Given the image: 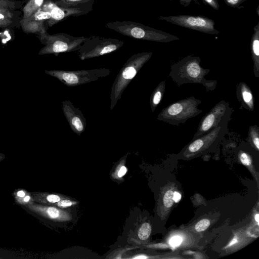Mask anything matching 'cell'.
Instances as JSON below:
<instances>
[{
	"instance_id": "6da1fadb",
	"label": "cell",
	"mask_w": 259,
	"mask_h": 259,
	"mask_svg": "<svg viewBox=\"0 0 259 259\" xmlns=\"http://www.w3.org/2000/svg\"><path fill=\"white\" fill-rule=\"evenodd\" d=\"M199 57L187 56L171 65L169 76L178 87L187 83H198L205 87L206 91H212L216 88L217 81L206 79L210 70L201 67Z\"/></svg>"
},
{
	"instance_id": "7a4b0ae2",
	"label": "cell",
	"mask_w": 259,
	"mask_h": 259,
	"mask_svg": "<svg viewBox=\"0 0 259 259\" xmlns=\"http://www.w3.org/2000/svg\"><path fill=\"white\" fill-rule=\"evenodd\" d=\"M152 52H141L129 58L124 64L113 82L110 94V106L112 110L132 80L142 67L150 59Z\"/></svg>"
},
{
	"instance_id": "3957f363",
	"label": "cell",
	"mask_w": 259,
	"mask_h": 259,
	"mask_svg": "<svg viewBox=\"0 0 259 259\" xmlns=\"http://www.w3.org/2000/svg\"><path fill=\"white\" fill-rule=\"evenodd\" d=\"M106 26L123 35L138 39L160 42L179 39L171 34L131 21L116 20L108 22Z\"/></svg>"
},
{
	"instance_id": "277c9868",
	"label": "cell",
	"mask_w": 259,
	"mask_h": 259,
	"mask_svg": "<svg viewBox=\"0 0 259 259\" xmlns=\"http://www.w3.org/2000/svg\"><path fill=\"white\" fill-rule=\"evenodd\" d=\"M201 101L192 96L182 99L163 108L157 116V119L172 125L184 124L188 119L202 112L198 108Z\"/></svg>"
},
{
	"instance_id": "5b68a950",
	"label": "cell",
	"mask_w": 259,
	"mask_h": 259,
	"mask_svg": "<svg viewBox=\"0 0 259 259\" xmlns=\"http://www.w3.org/2000/svg\"><path fill=\"white\" fill-rule=\"evenodd\" d=\"M44 46L39 50V55L54 54L58 56L61 53L78 51L87 37L74 36L66 33L50 35L47 33L37 36Z\"/></svg>"
},
{
	"instance_id": "8992f818",
	"label": "cell",
	"mask_w": 259,
	"mask_h": 259,
	"mask_svg": "<svg viewBox=\"0 0 259 259\" xmlns=\"http://www.w3.org/2000/svg\"><path fill=\"white\" fill-rule=\"evenodd\" d=\"M45 72L47 74L57 78L67 87H74L105 77L110 74L111 70L104 68L71 71L46 70Z\"/></svg>"
},
{
	"instance_id": "52a82bcc",
	"label": "cell",
	"mask_w": 259,
	"mask_h": 259,
	"mask_svg": "<svg viewBox=\"0 0 259 259\" xmlns=\"http://www.w3.org/2000/svg\"><path fill=\"white\" fill-rule=\"evenodd\" d=\"M233 111L228 102L221 100L217 103L201 119L192 140L207 134L218 127L228 125L231 120Z\"/></svg>"
},
{
	"instance_id": "ba28073f",
	"label": "cell",
	"mask_w": 259,
	"mask_h": 259,
	"mask_svg": "<svg viewBox=\"0 0 259 259\" xmlns=\"http://www.w3.org/2000/svg\"><path fill=\"white\" fill-rule=\"evenodd\" d=\"M123 41L97 35L87 37L78 50L81 60L99 57L115 52L121 48Z\"/></svg>"
},
{
	"instance_id": "9c48e42d",
	"label": "cell",
	"mask_w": 259,
	"mask_h": 259,
	"mask_svg": "<svg viewBox=\"0 0 259 259\" xmlns=\"http://www.w3.org/2000/svg\"><path fill=\"white\" fill-rule=\"evenodd\" d=\"M94 1L68 7L57 6L52 0H45L40 9L49 11L51 17L46 22V27H52L56 23L65 20L69 16H79L85 15L93 10Z\"/></svg>"
},
{
	"instance_id": "30bf717a",
	"label": "cell",
	"mask_w": 259,
	"mask_h": 259,
	"mask_svg": "<svg viewBox=\"0 0 259 259\" xmlns=\"http://www.w3.org/2000/svg\"><path fill=\"white\" fill-rule=\"evenodd\" d=\"M159 19L172 24L200 32L218 34L219 32L214 27V22L211 19L200 16L179 15L161 16Z\"/></svg>"
},
{
	"instance_id": "8fae6325",
	"label": "cell",
	"mask_w": 259,
	"mask_h": 259,
	"mask_svg": "<svg viewBox=\"0 0 259 259\" xmlns=\"http://www.w3.org/2000/svg\"><path fill=\"white\" fill-rule=\"evenodd\" d=\"M20 207L29 214L41 221H65L70 218L67 212L47 204L33 202Z\"/></svg>"
},
{
	"instance_id": "7c38bea8",
	"label": "cell",
	"mask_w": 259,
	"mask_h": 259,
	"mask_svg": "<svg viewBox=\"0 0 259 259\" xmlns=\"http://www.w3.org/2000/svg\"><path fill=\"white\" fill-rule=\"evenodd\" d=\"M228 133V125L218 127L203 136L192 140L187 146L184 153L194 154L204 151L218 143Z\"/></svg>"
},
{
	"instance_id": "4fadbf2b",
	"label": "cell",
	"mask_w": 259,
	"mask_h": 259,
	"mask_svg": "<svg viewBox=\"0 0 259 259\" xmlns=\"http://www.w3.org/2000/svg\"><path fill=\"white\" fill-rule=\"evenodd\" d=\"M51 13L40 8L29 17L21 19V28L27 34H35L37 36L47 33L46 22L50 19Z\"/></svg>"
},
{
	"instance_id": "5bb4252c",
	"label": "cell",
	"mask_w": 259,
	"mask_h": 259,
	"mask_svg": "<svg viewBox=\"0 0 259 259\" xmlns=\"http://www.w3.org/2000/svg\"><path fill=\"white\" fill-rule=\"evenodd\" d=\"M62 110L71 130L78 136L83 133L87 126L86 118L81 110L69 100L62 102Z\"/></svg>"
},
{
	"instance_id": "9a60e30c",
	"label": "cell",
	"mask_w": 259,
	"mask_h": 259,
	"mask_svg": "<svg viewBox=\"0 0 259 259\" xmlns=\"http://www.w3.org/2000/svg\"><path fill=\"white\" fill-rule=\"evenodd\" d=\"M236 87V97L241 105L239 108L253 111L254 98L249 87L245 82H241L237 83Z\"/></svg>"
},
{
	"instance_id": "2e32d148",
	"label": "cell",
	"mask_w": 259,
	"mask_h": 259,
	"mask_svg": "<svg viewBox=\"0 0 259 259\" xmlns=\"http://www.w3.org/2000/svg\"><path fill=\"white\" fill-rule=\"evenodd\" d=\"M22 13L17 10L0 8V28H20Z\"/></svg>"
},
{
	"instance_id": "e0dca14e",
	"label": "cell",
	"mask_w": 259,
	"mask_h": 259,
	"mask_svg": "<svg viewBox=\"0 0 259 259\" xmlns=\"http://www.w3.org/2000/svg\"><path fill=\"white\" fill-rule=\"evenodd\" d=\"M259 31L258 25L254 27V33L251 42V54L253 63V72L255 77L259 78Z\"/></svg>"
},
{
	"instance_id": "ac0fdd59",
	"label": "cell",
	"mask_w": 259,
	"mask_h": 259,
	"mask_svg": "<svg viewBox=\"0 0 259 259\" xmlns=\"http://www.w3.org/2000/svg\"><path fill=\"white\" fill-rule=\"evenodd\" d=\"M165 91V80L161 81L151 95L149 104L152 112H154L163 98Z\"/></svg>"
},
{
	"instance_id": "d6986e66",
	"label": "cell",
	"mask_w": 259,
	"mask_h": 259,
	"mask_svg": "<svg viewBox=\"0 0 259 259\" xmlns=\"http://www.w3.org/2000/svg\"><path fill=\"white\" fill-rule=\"evenodd\" d=\"M15 203L19 206L33 202L31 192L22 188L15 189L12 193Z\"/></svg>"
},
{
	"instance_id": "ffe728a7",
	"label": "cell",
	"mask_w": 259,
	"mask_h": 259,
	"mask_svg": "<svg viewBox=\"0 0 259 259\" xmlns=\"http://www.w3.org/2000/svg\"><path fill=\"white\" fill-rule=\"evenodd\" d=\"M45 0H28L22 8V19L26 18L38 10L42 6Z\"/></svg>"
},
{
	"instance_id": "44dd1931",
	"label": "cell",
	"mask_w": 259,
	"mask_h": 259,
	"mask_svg": "<svg viewBox=\"0 0 259 259\" xmlns=\"http://www.w3.org/2000/svg\"><path fill=\"white\" fill-rule=\"evenodd\" d=\"M247 140L257 151L259 150V127L257 125L249 126Z\"/></svg>"
},
{
	"instance_id": "7402d4cb",
	"label": "cell",
	"mask_w": 259,
	"mask_h": 259,
	"mask_svg": "<svg viewBox=\"0 0 259 259\" xmlns=\"http://www.w3.org/2000/svg\"><path fill=\"white\" fill-rule=\"evenodd\" d=\"M25 1L21 0H0V8L18 10L22 9Z\"/></svg>"
},
{
	"instance_id": "603a6c76",
	"label": "cell",
	"mask_w": 259,
	"mask_h": 259,
	"mask_svg": "<svg viewBox=\"0 0 259 259\" xmlns=\"http://www.w3.org/2000/svg\"><path fill=\"white\" fill-rule=\"evenodd\" d=\"M91 1L94 0H57L55 1V3L59 7H68L88 3Z\"/></svg>"
},
{
	"instance_id": "cb8c5ba5",
	"label": "cell",
	"mask_w": 259,
	"mask_h": 259,
	"mask_svg": "<svg viewBox=\"0 0 259 259\" xmlns=\"http://www.w3.org/2000/svg\"><path fill=\"white\" fill-rule=\"evenodd\" d=\"M151 232V227L149 223H145L142 224L138 231V237L142 240H145L148 238Z\"/></svg>"
},
{
	"instance_id": "d4e9b609",
	"label": "cell",
	"mask_w": 259,
	"mask_h": 259,
	"mask_svg": "<svg viewBox=\"0 0 259 259\" xmlns=\"http://www.w3.org/2000/svg\"><path fill=\"white\" fill-rule=\"evenodd\" d=\"M163 204L167 208H170L174 202V192L171 190L167 191L163 197Z\"/></svg>"
},
{
	"instance_id": "484cf974",
	"label": "cell",
	"mask_w": 259,
	"mask_h": 259,
	"mask_svg": "<svg viewBox=\"0 0 259 259\" xmlns=\"http://www.w3.org/2000/svg\"><path fill=\"white\" fill-rule=\"evenodd\" d=\"M210 221L206 219L199 221L195 226V229L197 232H202L205 230L209 226Z\"/></svg>"
},
{
	"instance_id": "4316f807",
	"label": "cell",
	"mask_w": 259,
	"mask_h": 259,
	"mask_svg": "<svg viewBox=\"0 0 259 259\" xmlns=\"http://www.w3.org/2000/svg\"><path fill=\"white\" fill-rule=\"evenodd\" d=\"M241 163L246 166H249L251 164L250 157L245 152H241L239 156Z\"/></svg>"
},
{
	"instance_id": "83f0119b",
	"label": "cell",
	"mask_w": 259,
	"mask_h": 259,
	"mask_svg": "<svg viewBox=\"0 0 259 259\" xmlns=\"http://www.w3.org/2000/svg\"><path fill=\"white\" fill-rule=\"evenodd\" d=\"M182 242V239L180 236L172 237L169 240V244L173 247H176L180 245Z\"/></svg>"
},
{
	"instance_id": "f1b7e54d",
	"label": "cell",
	"mask_w": 259,
	"mask_h": 259,
	"mask_svg": "<svg viewBox=\"0 0 259 259\" xmlns=\"http://www.w3.org/2000/svg\"><path fill=\"white\" fill-rule=\"evenodd\" d=\"M72 202L69 200H62L57 202V205L61 207H65L71 206Z\"/></svg>"
},
{
	"instance_id": "f546056e",
	"label": "cell",
	"mask_w": 259,
	"mask_h": 259,
	"mask_svg": "<svg viewBox=\"0 0 259 259\" xmlns=\"http://www.w3.org/2000/svg\"><path fill=\"white\" fill-rule=\"evenodd\" d=\"M244 1V0H225V2L229 6L235 7L240 4Z\"/></svg>"
},
{
	"instance_id": "4dcf8cb0",
	"label": "cell",
	"mask_w": 259,
	"mask_h": 259,
	"mask_svg": "<svg viewBox=\"0 0 259 259\" xmlns=\"http://www.w3.org/2000/svg\"><path fill=\"white\" fill-rule=\"evenodd\" d=\"M206 3L215 10L219 9V4L217 0H204Z\"/></svg>"
},
{
	"instance_id": "1f68e13d",
	"label": "cell",
	"mask_w": 259,
	"mask_h": 259,
	"mask_svg": "<svg viewBox=\"0 0 259 259\" xmlns=\"http://www.w3.org/2000/svg\"><path fill=\"white\" fill-rule=\"evenodd\" d=\"M181 194L177 191H175L174 192V202H175L176 203H177V202H179V201L181 200Z\"/></svg>"
},
{
	"instance_id": "d6a6232c",
	"label": "cell",
	"mask_w": 259,
	"mask_h": 259,
	"mask_svg": "<svg viewBox=\"0 0 259 259\" xmlns=\"http://www.w3.org/2000/svg\"><path fill=\"white\" fill-rule=\"evenodd\" d=\"M126 168L124 166H121L118 172V177H122V176H123L126 172Z\"/></svg>"
},
{
	"instance_id": "836d02e7",
	"label": "cell",
	"mask_w": 259,
	"mask_h": 259,
	"mask_svg": "<svg viewBox=\"0 0 259 259\" xmlns=\"http://www.w3.org/2000/svg\"><path fill=\"white\" fill-rule=\"evenodd\" d=\"M237 238L236 237L234 238L231 241V242H230V243L228 246H231V245L234 244L235 243H236L237 242Z\"/></svg>"
},
{
	"instance_id": "e575fe53",
	"label": "cell",
	"mask_w": 259,
	"mask_h": 259,
	"mask_svg": "<svg viewBox=\"0 0 259 259\" xmlns=\"http://www.w3.org/2000/svg\"><path fill=\"white\" fill-rule=\"evenodd\" d=\"M133 258H148V257L146 256L143 255H141L139 256H134Z\"/></svg>"
},
{
	"instance_id": "d590c367",
	"label": "cell",
	"mask_w": 259,
	"mask_h": 259,
	"mask_svg": "<svg viewBox=\"0 0 259 259\" xmlns=\"http://www.w3.org/2000/svg\"><path fill=\"white\" fill-rule=\"evenodd\" d=\"M6 156L3 153H0V162L3 161L5 158Z\"/></svg>"
},
{
	"instance_id": "8d00e7d4",
	"label": "cell",
	"mask_w": 259,
	"mask_h": 259,
	"mask_svg": "<svg viewBox=\"0 0 259 259\" xmlns=\"http://www.w3.org/2000/svg\"><path fill=\"white\" fill-rule=\"evenodd\" d=\"M255 221L257 222V224L259 223V214L258 213H256L254 216Z\"/></svg>"
},
{
	"instance_id": "74e56055",
	"label": "cell",
	"mask_w": 259,
	"mask_h": 259,
	"mask_svg": "<svg viewBox=\"0 0 259 259\" xmlns=\"http://www.w3.org/2000/svg\"><path fill=\"white\" fill-rule=\"evenodd\" d=\"M187 2H188V4L190 2H191V0H187ZM186 0H180V2H181V4L182 5H184L185 4V3H186Z\"/></svg>"
},
{
	"instance_id": "f35d334b",
	"label": "cell",
	"mask_w": 259,
	"mask_h": 259,
	"mask_svg": "<svg viewBox=\"0 0 259 259\" xmlns=\"http://www.w3.org/2000/svg\"><path fill=\"white\" fill-rule=\"evenodd\" d=\"M26 1H28V0H26Z\"/></svg>"
},
{
	"instance_id": "ab89813d",
	"label": "cell",
	"mask_w": 259,
	"mask_h": 259,
	"mask_svg": "<svg viewBox=\"0 0 259 259\" xmlns=\"http://www.w3.org/2000/svg\"></svg>"
}]
</instances>
